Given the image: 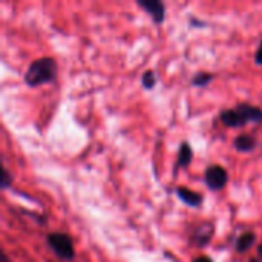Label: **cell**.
I'll use <instances>...</instances> for the list:
<instances>
[{
	"label": "cell",
	"instance_id": "cell-1",
	"mask_svg": "<svg viewBox=\"0 0 262 262\" xmlns=\"http://www.w3.org/2000/svg\"><path fill=\"white\" fill-rule=\"evenodd\" d=\"M57 69L58 68H57V63L54 58H51V57L37 58L29 64V68L25 74V81L31 88L49 83V81L55 80Z\"/></svg>",
	"mask_w": 262,
	"mask_h": 262
},
{
	"label": "cell",
	"instance_id": "cell-2",
	"mask_svg": "<svg viewBox=\"0 0 262 262\" xmlns=\"http://www.w3.org/2000/svg\"><path fill=\"white\" fill-rule=\"evenodd\" d=\"M46 241L58 258L66 259V261L74 259L75 250H74V244H72L71 236L64 235V233H49L46 236Z\"/></svg>",
	"mask_w": 262,
	"mask_h": 262
},
{
	"label": "cell",
	"instance_id": "cell-3",
	"mask_svg": "<svg viewBox=\"0 0 262 262\" xmlns=\"http://www.w3.org/2000/svg\"><path fill=\"white\" fill-rule=\"evenodd\" d=\"M227 180H229V175H227L226 169L221 167V166H216L215 164V166H210L206 170V184L212 190L223 189L227 184Z\"/></svg>",
	"mask_w": 262,
	"mask_h": 262
},
{
	"label": "cell",
	"instance_id": "cell-4",
	"mask_svg": "<svg viewBox=\"0 0 262 262\" xmlns=\"http://www.w3.org/2000/svg\"><path fill=\"white\" fill-rule=\"evenodd\" d=\"M137 5L143 8L157 25H161L166 17V6L160 0H137Z\"/></svg>",
	"mask_w": 262,
	"mask_h": 262
},
{
	"label": "cell",
	"instance_id": "cell-5",
	"mask_svg": "<svg viewBox=\"0 0 262 262\" xmlns=\"http://www.w3.org/2000/svg\"><path fill=\"white\" fill-rule=\"evenodd\" d=\"M177 195L180 196L181 201H184L187 206L190 207H198L203 203V196L187 187H178L177 189Z\"/></svg>",
	"mask_w": 262,
	"mask_h": 262
},
{
	"label": "cell",
	"instance_id": "cell-6",
	"mask_svg": "<svg viewBox=\"0 0 262 262\" xmlns=\"http://www.w3.org/2000/svg\"><path fill=\"white\" fill-rule=\"evenodd\" d=\"M233 144H235L236 150H239V152H252V150H255L258 141H256V138L253 135L243 134V135H238L235 138V143Z\"/></svg>",
	"mask_w": 262,
	"mask_h": 262
},
{
	"label": "cell",
	"instance_id": "cell-7",
	"mask_svg": "<svg viewBox=\"0 0 262 262\" xmlns=\"http://www.w3.org/2000/svg\"><path fill=\"white\" fill-rule=\"evenodd\" d=\"M221 121H223L226 126H229V127H241V126L246 124V121L243 120V117H241V114L236 111V107H235V109H227V111H224V112L221 114Z\"/></svg>",
	"mask_w": 262,
	"mask_h": 262
},
{
	"label": "cell",
	"instance_id": "cell-8",
	"mask_svg": "<svg viewBox=\"0 0 262 262\" xmlns=\"http://www.w3.org/2000/svg\"><path fill=\"white\" fill-rule=\"evenodd\" d=\"M213 236V226L210 223H206L203 226H200L195 232V243L200 246V247H204L209 244V241L212 239Z\"/></svg>",
	"mask_w": 262,
	"mask_h": 262
},
{
	"label": "cell",
	"instance_id": "cell-9",
	"mask_svg": "<svg viewBox=\"0 0 262 262\" xmlns=\"http://www.w3.org/2000/svg\"><path fill=\"white\" fill-rule=\"evenodd\" d=\"M255 241H256V236L252 232H246V233H243L238 238V241H236V250L238 252H246V250H249L255 244Z\"/></svg>",
	"mask_w": 262,
	"mask_h": 262
},
{
	"label": "cell",
	"instance_id": "cell-10",
	"mask_svg": "<svg viewBox=\"0 0 262 262\" xmlns=\"http://www.w3.org/2000/svg\"><path fill=\"white\" fill-rule=\"evenodd\" d=\"M192 157H193V152L189 146V143H183L180 146V154H178V163L180 166L183 167H187L192 161Z\"/></svg>",
	"mask_w": 262,
	"mask_h": 262
},
{
	"label": "cell",
	"instance_id": "cell-11",
	"mask_svg": "<svg viewBox=\"0 0 262 262\" xmlns=\"http://www.w3.org/2000/svg\"><path fill=\"white\" fill-rule=\"evenodd\" d=\"M141 81H143V86H144L146 89H152V88L155 86V83H157V77H155L154 71H146V72L143 74Z\"/></svg>",
	"mask_w": 262,
	"mask_h": 262
},
{
	"label": "cell",
	"instance_id": "cell-12",
	"mask_svg": "<svg viewBox=\"0 0 262 262\" xmlns=\"http://www.w3.org/2000/svg\"><path fill=\"white\" fill-rule=\"evenodd\" d=\"M212 78H213L212 74H209V72H200V74L195 75V78H193L192 83H193L195 86H206L209 81H212Z\"/></svg>",
	"mask_w": 262,
	"mask_h": 262
},
{
	"label": "cell",
	"instance_id": "cell-13",
	"mask_svg": "<svg viewBox=\"0 0 262 262\" xmlns=\"http://www.w3.org/2000/svg\"><path fill=\"white\" fill-rule=\"evenodd\" d=\"M11 175H9V172H8V169L6 167H3L2 169V180H0V184H2V187L3 189H8L9 187V184H11Z\"/></svg>",
	"mask_w": 262,
	"mask_h": 262
},
{
	"label": "cell",
	"instance_id": "cell-14",
	"mask_svg": "<svg viewBox=\"0 0 262 262\" xmlns=\"http://www.w3.org/2000/svg\"><path fill=\"white\" fill-rule=\"evenodd\" d=\"M255 61L258 64H262V41L261 45H259V48H258V51H256V54H255Z\"/></svg>",
	"mask_w": 262,
	"mask_h": 262
},
{
	"label": "cell",
	"instance_id": "cell-15",
	"mask_svg": "<svg viewBox=\"0 0 262 262\" xmlns=\"http://www.w3.org/2000/svg\"><path fill=\"white\" fill-rule=\"evenodd\" d=\"M192 262H213L209 256H200V258H196V259H193Z\"/></svg>",
	"mask_w": 262,
	"mask_h": 262
},
{
	"label": "cell",
	"instance_id": "cell-16",
	"mask_svg": "<svg viewBox=\"0 0 262 262\" xmlns=\"http://www.w3.org/2000/svg\"><path fill=\"white\" fill-rule=\"evenodd\" d=\"M2 262H9V261H8V258H6V255H5V253H2Z\"/></svg>",
	"mask_w": 262,
	"mask_h": 262
},
{
	"label": "cell",
	"instance_id": "cell-17",
	"mask_svg": "<svg viewBox=\"0 0 262 262\" xmlns=\"http://www.w3.org/2000/svg\"><path fill=\"white\" fill-rule=\"evenodd\" d=\"M258 253H259V255H262V244L259 246V249H258Z\"/></svg>",
	"mask_w": 262,
	"mask_h": 262
},
{
	"label": "cell",
	"instance_id": "cell-18",
	"mask_svg": "<svg viewBox=\"0 0 262 262\" xmlns=\"http://www.w3.org/2000/svg\"><path fill=\"white\" fill-rule=\"evenodd\" d=\"M250 262H258V261H256V259H255V261H250Z\"/></svg>",
	"mask_w": 262,
	"mask_h": 262
}]
</instances>
